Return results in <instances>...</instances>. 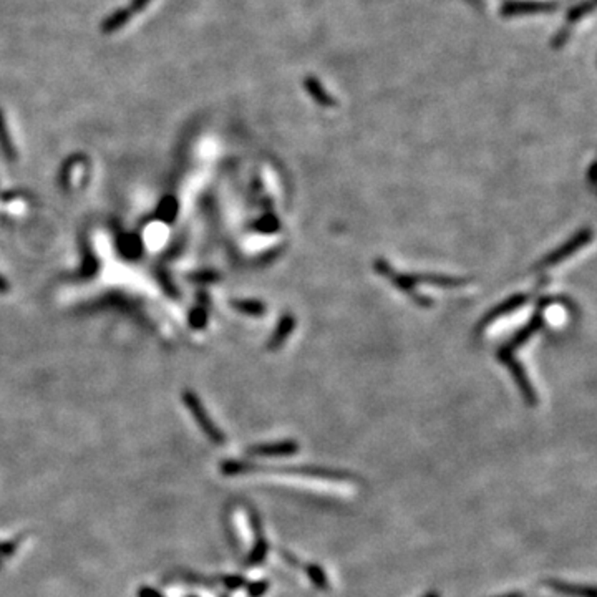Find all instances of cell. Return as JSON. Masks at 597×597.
I'll use <instances>...</instances> for the list:
<instances>
[{
	"mask_svg": "<svg viewBox=\"0 0 597 597\" xmlns=\"http://www.w3.org/2000/svg\"><path fill=\"white\" fill-rule=\"evenodd\" d=\"M299 445L295 442L271 443V445H257L251 448L252 455L257 456H289L297 453Z\"/></svg>",
	"mask_w": 597,
	"mask_h": 597,
	"instance_id": "obj_7",
	"label": "cell"
},
{
	"mask_svg": "<svg viewBox=\"0 0 597 597\" xmlns=\"http://www.w3.org/2000/svg\"><path fill=\"white\" fill-rule=\"evenodd\" d=\"M423 597H439V594H437V592H430V594L423 596Z\"/></svg>",
	"mask_w": 597,
	"mask_h": 597,
	"instance_id": "obj_23",
	"label": "cell"
},
{
	"mask_svg": "<svg viewBox=\"0 0 597 597\" xmlns=\"http://www.w3.org/2000/svg\"><path fill=\"white\" fill-rule=\"evenodd\" d=\"M295 326V319L294 316H284L282 317V321L279 326H277L274 335H272V339L269 340V350H276L279 349L282 345V342H284L287 337H289L290 332L294 330Z\"/></svg>",
	"mask_w": 597,
	"mask_h": 597,
	"instance_id": "obj_12",
	"label": "cell"
},
{
	"mask_svg": "<svg viewBox=\"0 0 597 597\" xmlns=\"http://www.w3.org/2000/svg\"><path fill=\"white\" fill-rule=\"evenodd\" d=\"M559 4L556 2H541V0H525V2H508L503 7V15H525V13H536V12H549L558 8Z\"/></svg>",
	"mask_w": 597,
	"mask_h": 597,
	"instance_id": "obj_5",
	"label": "cell"
},
{
	"mask_svg": "<svg viewBox=\"0 0 597 597\" xmlns=\"http://www.w3.org/2000/svg\"><path fill=\"white\" fill-rule=\"evenodd\" d=\"M233 307L248 316H262L266 312V307L259 300H233Z\"/></svg>",
	"mask_w": 597,
	"mask_h": 597,
	"instance_id": "obj_14",
	"label": "cell"
},
{
	"mask_svg": "<svg viewBox=\"0 0 597 597\" xmlns=\"http://www.w3.org/2000/svg\"><path fill=\"white\" fill-rule=\"evenodd\" d=\"M499 597H525V594H522V592H510V594H504Z\"/></svg>",
	"mask_w": 597,
	"mask_h": 597,
	"instance_id": "obj_22",
	"label": "cell"
},
{
	"mask_svg": "<svg viewBox=\"0 0 597 597\" xmlns=\"http://www.w3.org/2000/svg\"><path fill=\"white\" fill-rule=\"evenodd\" d=\"M0 148H2L4 155H6L8 160H12L13 156H15V151H13L11 136H8V133H7L6 120H4L2 110H0Z\"/></svg>",
	"mask_w": 597,
	"mask_h": 597,
	"instance_id": "obj_16",
	"label": "cell"
},
{
	"mask_svg": "<svg viewBox=\"0 0 597 597\" xmlns=\"http://www.w3.org/2000/svg\"><path fill=\"white\" fill-rule=\"evenodd\" d=\"M375 269H377L378 274L385 276L387 279H390L392 284L395 285V287H398V289L404 290V293H406L409 295H413V299L416 300V302H418L420 305H423V307H430V305L433 304L430 299L420 297V295H416L415 294V285L410 282V277L405 276V274H395V272L392 271V267L388 266V262H385V261H377V264H375Z\"/></svg>",
	"mask_w": 597,
	"mask_h": 597,
	"instance_id": "obj_4",
	"label": "cell"
},
{
	"mask_svg": "<svg viewBox=\"0 0 597 597\" xmlns=\"http://www.w3.org/2000/svg\"><path fill=\"white\" fill-rule=\"evenodd\" d=\"M541 327H543V316H541V304H539V311L536 312V316L533 319H531V322L527 323L525 328H521V330L510 340V344L504 347H506L510 352H513L515 349H518V347L525 344L531 335H534V332H538Z\"/></svg>",
	"mask_w": 597,
	"mask_h": 597,
	"instance_id": "obj_9",
	"label": "cell"
},
{
	"mask_svg": "<svg viewBox=\"0 0 597 597\" xmlns=\"http://www.w3.org/2000/svg\"><path fill=\"white\" fill-rule=\"evenodd\" d=\"M409 277L413 285L432 284V285H439V287H461L468 282V281L458 279V277H447V276H437V274H415Z\"/></svg>",
	"mask_w": 597,
	"mask_h": 597,
	"instance_id": "obj_10",
	"label": "cell"
},
{
	"mask_svg": "<svg viewBox=\"0 0 597 597\" xmlns=\"http://www.w3.org/2000/svg\"><path fill=\"white\" fill-rule=\"evenodd\" d=\"M131 12H129L128 8H117L112 15H108L101 22V32L106 35L115 34V32L123 29V27L131 20Z\"/></svg>",
	"mask_w": 597,
	"mask_h": 597,
	"instance_id": "obj_11",
	"label": "cell"
},
{
	"mask_svg": "<svg viewBox=\"0 0 597 597\" xmlns=\"http://www.w3.org/2000/svg\"><path fill=\"white\" fill-rule=\"evenodd\" d=\"M305 86H307V90L311 91L312 98L319 101L321 105H323V106H334L335 105V100L330 98V96L326 94V90H323L321 83H317L316 80H314V78H307V82H305Z\"/></svg>",
	"mask_w": 597,
	"mask_h": 597,
	"instance_id": "obj_13",
	"label": "cell"
},
{
	"mask_svg": "<svg viewBox=\"0 0 597 597\" xmlns=\"http://www.w3.org/2000/svg\"><path fill=\"white\" fill-rule=\"evenodd\" d=\"M7 289H8V284L6 282V279L0 277V293H7Z\"/></svg>",
	"mask_w": 597,
	"mask_h": 597,
	"instance_id": "obj_21",
	"label": "cell"
},
{
	"mask_svg": "<svg viewBox=\"0 0 597 597\" xmlns=\"http://www.w3.org/2000/svg\"><path fill=\"white\" fill-rule=\"evenodd\" d=\"M546 586H548L549 589L556 591V592H559V594L567 596V597H596L594 587L569 584V582H563V581H556V579L546 581Z\"/></svg>",
	"mask_w": 597,
	"mask_h": 597,
	"instance_id": "obj_8",
	"label": "cell"
},
{
	"mask_svg": "<svg viewBox=\"0 0 597 597\" xmlns=\"http://www.w3.org/2000/svg\"><path fill=\"white\" fill-rule=\"evenodd\" d=\"M150 4H151V0H131L127 8L129 12H131V15H136V13L145 11V8L150 6Z\"/></svg>",
	"mask_w": 597,
	"mask_h": 597,
	"instance_id": "obj_19",
	"label": "cell"
},
{
	"mask_svg": "<svg viewBox=\"0 0 597 597\" xmlns=\"http://www.w3.org/2000/svg\"><path fill=\"white\" fill-rule=\"evenodd\" d=\"M498 359H499V362L506 364L508 368L511 370L513 377H515V380L518 382V385H520V388H521V393H522V397H525L526 404L527 405L538 404V398H536L534 388L531 387L529 380H527V375L525 373V370H522L521 365L518 364L515 359H513L511 352L508 350L506 347H503V349L498 352Z\"/></svg>",
	"mask_w": 597,
	"mask_h": 597,
	"instance_id": "obj_3",
	"label": "cell"
},
{
	"mask_svg": "<svg viewBox=\"0 0 597 597\" xmlns=\"http://www.w3.org/2000/svg\"><path fill=\"white\" fill-rule=\"evenodd\" d=\"M592 8H594V6H592V2H587V4H581L579 7H576V8H572L571 12H569V20L571 22H576V20H579L581 17H584L586 15V12H592Z\"/></svg>",
	"mask_w": 597,
	"mask_h": 597,
	"instance_id": "obj_18",
	"label": "cell"
},
{
	"mask_svg": "<svg viewBox=\"0 0 597 597\" xmlns=\"http://www.w3.org/2000/svg\"><path fill=\"white\" fill-rule=\"evenodd\" d=\"M183 402L188 405V409L191 410V413L194 416V420L199 423V427L203 428V432L206 433V437L211 439V442L217 443V445H221V443H224V437L223 433L219 432V430L216 428V425L211 422V418L207 416L205 406L201 405V402H199V398L194 395L191 392H184L183 393Z\"/></svg>",
	"mask_w": 597,
	"mask_h": 597,
	"instance_id": "obj_1",
	"label": "cell"
},
{
	"mask_svg": "<svg viewBox=\"0 0 597 597\" xmlns=\"http://www.w3.org/2000/svg\"><path fill=\"white\" fill-rule=\"evenodd\" d=\"M305 572H307V576L311 577L314 586L319 587V589H322V591L328 589L327 574L323 572V569L321 566H317V564H307V566H305Z\"/></svg>",
	"mask_w": 597,
	"mask_h": 597,
	"instance_id": "obj_15",
	"label": "cell"
},
{
	"mask_svg": "<svg viewBox=\"0 0 597 597\" xmlns=\"http://www.w3.org/2000/svg\"><path fill=\"white\" fill-rule=\"evenodd\" d=\"M592 238V231L591 229H584L581 231V233H577L574 236L572 239H569L567 243H564L561 248L556 249V251H553L549 254L548 257H544L543 261L539 262V269H544V267H553L556 266V264L563 262L564 259H567L569 256H572L574 252L577 251V249H581L582 246H586L587 243H589Z\"/></svg>",
	"mask_w": 597,
	"mask_h": 597,
	"instance_id": "obj_2",
	"label": "cell"
},
{
	"mask_svg": "<svg viewBox=\"0 0 597 597\" xmlns=\"http://www.w3.org/2000/svg\"><path fill=\"white\" fill-rule=\"evenodd\" d=\"M266 553H267V543H266V541L261 539L256 544V548H254V551L251 553V556H249V563H251V564L261 563L262 559L266 558Z\"/></svg>",
	"mask_w": 597,
	"mask_h": 597,
	"instance_id": "obj_17",
	"label": "cell"
},
{
	"mask_svg": "<svg viewBox=\"0 0 597 597\" xmlns=\"http://www.w3.org/2000/svg\"><path fill=\"white\" fill-rule=\"evenodd\" d=\"M526 300H527V295H525V294H515V295H511L510 299H506V300H504V302L496 305V307H494L493 311H489L488 314H486L484 319H483V322L480 323L478 328L481 330V328H484L486 326H489V323H492L493 321H496V319H499L501 316H506V314L516 311V309H520L521 305L526 304Z\"/></svg>",
	"mask_w": 597,
	"mask_h": 597,
	"instance_id": "obj_6",
	"label": "cell"
},
{
	"mask_svg": "<svg viewBox=\"0 0 597 597\" xmlns=\"http://www.w3.org/2000/svg\"><path fill=\"white\" fill-rule=\"evenodd\" d=\"M267 587H269V582H267V581L256 582V584L249 586V592H251L252 597H259V596L264 594V592L267 591Z\"/></svg>",
	"mask_w": 597,
	"mask_h": 597,
	"instance_id": "obj_20",
	"label": "cell"
}]
</instances>
